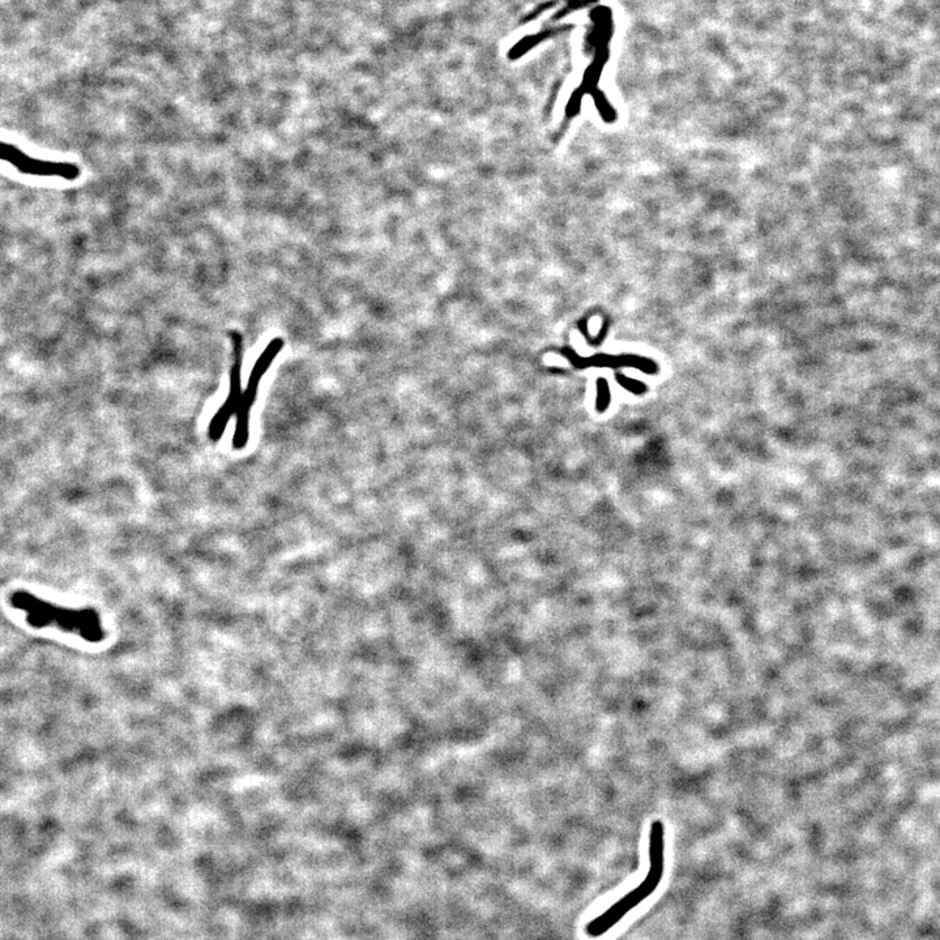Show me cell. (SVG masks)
I'll return each instance as SVG.
<instances>
[{
    "label": "cell",
    "instance_id": "3",
    "mask_svg": "<svg viewBox=\"0 0 940 940\" xmlns=\"http://www.w3.org/2000/svg\"><path fill=\"white\" fill-rule=\"evenodd\" d=\"M233 340V363L229 371V393L228 397L213 416L209 423L208 437L212 442H219L224 435L230 418L237 414L239 404L243 395L242 391V362H243V339L238 332L232 335Z\"/></svg>",
    "mask_w": 940,
    "mask_h": 940
},
{
    "label": "cell",
    "instance_id": "1",
    "mask_svg": "<svg viewBox=\"0 0 940 940\" xmlns=\"http://www.w3.org/2000/svg\"><path fill=\"white\" fill-rule=\"evenodd\" d=\"M665 870V832L661 822L653 823L651 837H649V870L647 877L634 890L626 893L606 909L604 913L596 917L585 926V933L591 938H600L609 933L615 925L638 908L643 901L651 897L656 892L662 882Z\"/></svg>",
    "mask_w": 940,
    "mask_h": 940
},
{
    "label": "cell",
    "instance_id": "4",
    "mask_svg": "<svg viewBox=\"0 0 940 940\" xmlns=\"http://www.w3.org/2000/svg\"><path fill=\"white\" fill-rule=\"evenodd\" d=\"M3 161L15 166L17 172L36 175V177H58L66 181H76L80 177V168L71 162L37 160L28 156L14 144L3 143Z\"/></svg>",
    "mask_w": 940,
    "mask_h": 940
},
{
    "label": "cell",
    "instance_id": "2",
    "mask_svg": "<svg viewBox=\"0 0 940 940\" xmlns=\"http://www.w3.org/2000/svg\"><path fill=\"white\" fill-rule=\"evenodd\" d=\"M284 344V340L280 339V337H276V339H273L271 343L267 345V348L263 350V353L260 354L258 360L255 362L249 382H247L246 390L243 391L241 404H239L237 414H235L237 421H235L233 437L234 450L242 451L243 448L247 446V443H249L251 410L252 407H254L256 396H258L260 382H262L264 375L267 374L273 361L276 360L281 350L284 349Z\"/></svg>",
    "mask_w": 940,
    "mask_h": 940
}]
</instances>
